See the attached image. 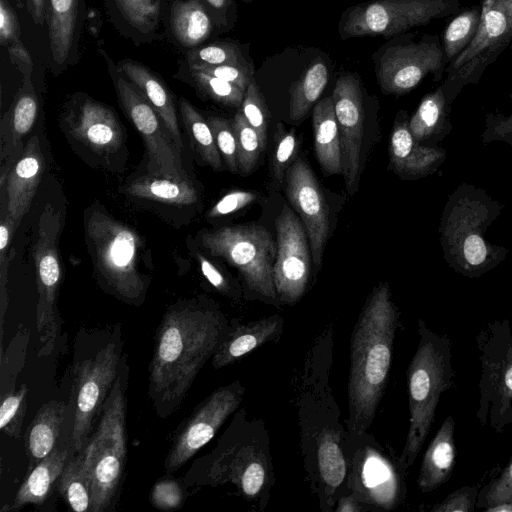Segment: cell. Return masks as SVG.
<instances>
[{
    "mask_svg": "<svg viewBox=\"0 0 512 512\" xmlns=\"http://www.w3.org/2000/svg\"><path fill=\"white\" fill-rule=\"evenodd\" d=\"M481 141L484 144L504 142L512 147V112L509 115L501 112L488 113Z\"/></svg>",
    "mask_w": 512,
    "mask_h": 512,
    "instance_id": "cell-53",
    "label": "cell"
},
{
    "mask_svg": "<svg viewBox=\"0 0 512 512\" xmlns=\"http://www.w3.org/2000/svg\"><path fill=\"white\" fill-rule=\"evenodd\" d=\"M480 488L463 486L449 493L430 509L431 512H473L476 508Z\"/></svg>",
    "mask_w": 512,
    "mask_h": 512,
    "instance_id": "cell-50",
    "label": "cell"
},
{
    "mask_svg": "<svg viewBox=\"0 0 512 512\" xmlns=\"http://www.w3.org/2000/svg\"><path fill=\"white\" fill-rule=\"evenodd\" d=\"M29 329L20 324L6 351L0 352V396L16 389V381L25 364Z\"/></svg>",
    "mask_w": 512,
    "mask_h": 512,
    "instance_id": "cell-42",
    "label": "cell"
},
{
    "mask_svg": "<svg viewBox=\"0 0 512 512\" xmlns=\"http://www.w3.org/2000/svg\"><path fill=\"white\" fill-rule=\"evenodd\" d=\"M44 154L40 139L33 135L21 156L10 169L5 182L0 185L6 192L7 213L18 227L28 212L44 171Z\"/></svg>",
    "mask_w": 512,
    "mask_h": 512,
    "instance_id": "cell-25",
    "label": "cell"
},
{
    "mask_svg": "<svg viewBox=\"0 0 512 512\" xmlns=\"http://www.w3.org/2000/svg\"><path fill=\"white\" fill-rule=\"evenodd\" d=\"M349 461L347 493L368 509L395 510L403 503L407 489L399 458L388 452L369 434L348 435Z\"/></svg>",
    "mask_w": 512,
    "mask_h": 512,
    "instance_id": "cell-12",
    "label": "cell"
},
{
    "mask_svg": "<svg viewBox=\"0 0 512 512\" xmlns=\"http://www.w3.org/2000/svg\"><path fill=\"white\" fill-rule=\"evenodd\" d=\"M481 23L468 48L445 70L441 83L453 103L464 87L478 84L485 70L512 44V0H483Z\"/></svg>",
    "mask_w": 512,
    "mask_h": 512,
    "instance_id": "cell-16",
    "label": "cell"
},
{
    "mask_svg": "<svg viewBox=\"0 0 512 512\" xmlns=\"http://www.w3.org/2000/svg\"><path fill=\"white\" fill-rule=\"evenodd\" d=\"M184 489L173 478L159 479L150 492V503L159 510L168 511L179 509L184 504Z\"/></svg>",
    "mask_w": 512,
    "mask_h": 512,
    "instance_id": "cell-49",
    "label": "cell"
},
{
    "mask_svg": "<svg viewBox=\"0 0 512 512\" xmlns=\"http://www.w3.org/2000/svg\"><path fill=\"white\" fill-rule=\"evenodd\" d=\"M22 42L20 23L8 0H0V43L3 47Z\"/></svg>",
    "mask_w": 512,
    "mask_h": 512,
    "instance_id": "cell-57",
    "label": "cell"
},
{
    "mask_svg": "<svg viewBox=\"0 0 512 512\" xmlns=\"http://www.w3.org/2000/svg\"><path fill=\"white\" fill-rule=\"evenodd\" d=\"M119 328L91 355L75 359L70 394V441L81 453L94 430L103 405L119 373L123 358Z\"/></svg>",
    "mask_w": 512,
    "mask_h": 512,
    "instance_id": "cell-9",
    "label": "cell"
},
{
    "mask_svg": "<svg viewBox=\"0 0 512 512\" xmlns=\"http://www.w3.org/2000/svg\"><path fill=\"white\" fill-rule=\"evenodd\" d=\"M120 19L134 31L156 33L167 17L168 0H111Z\"/></svg>",
    "mask_w": 512,
    "mask_h": 512,
    "instance_id": "cell-39",
    "label": "cell"
},
{
    "mask_svg": "<svg viewBox=\"0 0 512 512\" xmlns=\"http://www.w3.org/2000/svg\"><path fill=\"white\" fill-rule=\"evenodd\" d=\"M11 62L18 68L23 77H32L33 61L23 42L13 43L6 47Z\"/></svg>",
    "mask_w": 512,
    "mask_h": 512,
    "instance_id": "cell-58",
    "label": "cell"
},
{
    "mask_svg": "<svg viewBox=\"0 0 512 512\" xmlns=\"http://www.w3.org/2000/svg\"><path fill=\"white\" fill-rule=\"evenodd\" d=\"M17 226L11 216L6 212L2 214L0 224V352L4 350L3 330L5 314L8 309V266H9V247L11 238Z\"/></svg>",
    "mask_w": 512,
    "mask_h": 512,
    "instance_id": "cell-45",
    "label": "cell"
},
{
    "mask_svg": "<svg viewBox=\"0 0 512 512\" xmlns=\"http://www.w3.org/2000/svg\"><path fill=\"white\" fill-rule=\"evenodd\" d=\"M244 394L245 387L238 380L209 394L175 433L164 461L165 471H178L212 440L228 417L238 410Z\"/></svg>",
    "mask_w": 512,
    "mask_h": 512,
    "instance_id": "cell-17",
    "label": "cell"
},
{
    "mask_svg": "<svg viewBox=\"0 0 512 512\" xmlns=\"http://www.w3.org/2000/svg\"><path fill=\"white\" fill-rule=\"evenodd\" d=\"M312 125L315 155L322 171L327 175L343 174L341 138L332 96L316 103Z\"/></svg>",
    "mask_w": 512,
    "mask_h": 512,
    "instance_id": "cell-33",
    "label": "cell"
},
{
    "mask_svg": "<svg viewBox=\"0 0 512 512\" xmlns=\"http://www.w3.org/2000/svg\"><path fill=\"white\" fill-rule=\"evenodd\" d=\"M191 252H193L202 275L216 291L230 298L239 296L231 282L216 264L211 262L201 251L191 250Z\"/></svg>",
    "mask_w": 512,
    "mask_h": 512,
    "instance_id": "cell-54",
    "label": "cell"
},
{
    "mask_svg": "<svg viewBox=\"0 0 512 512\" xmlns=\"http://www.w3.org/2000/svg\"><path fill=\"white\" fill-rule=\"evenodd\" d=\"M121 191L135 198L171 205H191L199 198L189 177L175 179L151 173L130 180Z\"/></svg>",
    "mask_w": 512,
    "mask_h": 512,
    "instance_id": "cell-34",
    "label": "cell"
},
{
    "mask_svg": "<svg viewBox=\"0 0 512 512\" xmlns=\"http://www.w3.org/2000/svg\"><path fill=\"white\" fill-rule=\"evenodd\" d=\"M504 205L484 189L461 183L445 203L439 240L447 265L467 278H479L502 263L509 250L490 243L485 233Z\"/></svg>",
    "mask_w": 512,
    "mask_h": 512,
    "instance_id": "cell-4",
    "label": "cell"
},
{
    "mask_svg": "<svg viewBox=\"0 0 512 512\" xmlns=\"http://www.w3.org/2000/svg\"><path fill=\"white\" fill-rule=\"evenodd\" d=\"M451 106L442 85L427 93L408 122L413 137L425 145H439L452 131Z\"/></svg>",
    "mask_w": 512,
    "mask_h": 512,
    "instance_id": "cell-32",
    "label": "cell"
},
{
    "mask_svg": "<svg viewBox=\"0 0 512 512\" xmlns=\"http://www.w3.org/2000/svg\"><path fill=\"white\" fill-rule=\"evenodd\" d=\"M511 49H512V44L510 45Z\"/></svg>",
    "mask_w": 512,
    "mask_h": 512,
    "instance_id": "cell-63",
    "label": "cell"
},
{
    "mask_svg": "<svg viewBox=\"0 0 512 512\" xmlns=\"http://www.w3.org/2000/svg\"><path fill=\"white\" fill-rule=\"evenodd\" d=\"M196 242L211 256L237 269L251 292L268 302L279 303L273 277L277 247L265 227L257 224L224 226L199 232Z\"/></svg>",
    "mask_w": 512,
    "mask_h": 512,
    "instance_id": "cell-8",
    "label": "cell"
},
{
    "mask_svg": "<svg viewBox=\"0 0 512 512\" xmlns=\"http://www.w3.org/2000/svg\"><path fill=\"white\" fill-rule=\"evenodd\" d=\"M207 121L212 130L218 151L227 168L232 173H238L237 142L232 122L219 116H209Z\"/></svg>",
    "mask_w": 512,
    "mask_h": 512,
    "instance_id": "cell-48",
    "label": "cell"
},
{
    "mask_svg": "<svg viewBox=\"0 0 512 512\" xmlns=\"http://www.w3.org/2000/svg\"><path fill=\"white\" fill-rule=\"evenodd\" d=\"M99 52L107 64L122 110L143 138L148 173L175 179L188 177L183 168L182 151L160 115L109 55L102 49Z\"/></svg>",
    "mask_w": 512,
    "mask_h": 512,
    "instance_id": "cell-15",
    "label": "cell"
},
{
    "mask_svg": "<svg viewBox=\"0 0 512 512\" xmlns=\"http://www.w3.org/2000/svg\"><path fill=\"white\" fill-rule=\"evenodd\" d=\"M39 112V102L32 77H23L13 102L1 119L0 185L24 151L22 139L32 129Z\"/></svg>",
    "mask_w": 512,
    "mask_h": 512,
    "instance_id": "cell-24",
    "label": "cell"
},
{
    "mask_svg": "<svg viewBox=\"0 0 512 512\" xmlns=\"http://www.w3.org/2000/svg\"><path fill=\"white\" fill-rule=\"evenodd\" d=\"M400 311L388 283L368 296L350 338L348 435L367 433L389 380Z\"/></svg>",
    "mask_w": 512,
    "mask_h": 512,
    "instance_id": "cell-2",
    "label": "cell"
},
{
    "mask_svg": "<svg viewBox=\"0 0 512 512\" xmlns=\"http://www.w3.org/2000/svg\"><path fill=\"white\" fill-rule=\"evenodd\" d=\"M62 216L47 203L39 218L37 239L33 248L38 301L36 327L39 357L50 356L58 346L62 319L58 310V293L63 278L59 254Z\"/></svg>",
    "mask_w": 512,
    "mask_h": 512,
    "instance_id": "cell-14",
    "label": "cell"
},
{
    "mask_svg": "<svg viewBox=\"0 0 512 512\" xmlns=\"http://www.w3.org/2000/svg\"><path fill=\"white\" fill-rule=\"evenodd\" d=\"M481 13L480 4L460 9L444 29L441 43L447 66L468 48L477 35Z\"/></svg>",
    "mask_w": 512,
    "mask_h": 512,
    "instance_id": "cell-37",
    "label": "cell"
},
{
    "mask_svg": "<svg viewBox=\"0 0 512 512\" xmlns=\"http://www.w3.org/2000/svg\"><path fill=\"white\" fill-rule=\"evenodd\" d=\"M377 83L384 94L401 96L429 74L441 81L447 64L438 34L405 32L387 39L372 55Z\"/></svg>",
    "mask_w": 512,
    "mask_h": 512,
    "instance_id": "cell-11",
    "label": "cell"
},
{
    "mask_svg": "<svg viewBox=\"0 0 512 512\" xmlns=\"http://www.w3.org/2000/svg\"><path fill=\"white\" fill-rule=\"evenodd\" d=\"M85 8L84 0H46L45 21L54 73H60L79 59Z\"/></svg>",
    "mask_w": 512,
    "mask_h": 512,
    "instance_id": "cell-22",
    "label": "cell"
},
{
    "mask_svg": "<svg viewBox=\"0 0 512 512\" xmlns=\"http://www.w3.org/2000/svg\"><path fill=\"white\" fill-rule=\"evenodd\" d=\"M167 20L172 40L187 50L202 45L214 28L200 0H168Z\"/></svg>",
    "mask_w": 512,
    "mask_h": 512,
    "instance_id": "cell-31",
    "label": "cell"
},
{
    "mask_svg": "<svg viewBox=\"0 0 512 512\" xmlns=\"http://www.w3.org/2000/svg\"><path fill=\"white\" fill-rule=\"evenodd\" d=\"M408 115L400 111L390 136L389 156L393 169L402 178L419 179L435 173L447 158L439 145L419 143L412 135Z\"/></svg>",
    "mask_w": 512,
    "mask_h": 512,
    "instance_id": "cell-23",
    "label": "cell"
},
{
    "mask_svg": "<svg viewBox=\"0 0 512 512\" xmlns=\"http://www.w3.org/2000/svg\"><path fill=\"white\" fill-rule=\"evenodd\" d=\"M85 239L102 288L119 300L139 306L149 278L141 271L144 244L138 232L100 205L85 212Z\"/></svg>",
    "mask_w": 512,
    "mask_h": 512,
    "instance_id": "cell-6",
    "label": "cell"
},
{
    "mask_svg": "<svg viewBox=\"0 0 512 512\" xmlns=\"http://www.w3.org/2000/svg\"><path fill=\"white\" fill-rule=\"evenodd\" d=\"M188 65H224L253 66L246 58L242 46L235 42L215 41L186 50L185 60Z\"/></svg>",
    "mask_w": 512,
    "mask_h": 512,
    "instance_id": "cell-41",
    "label": "cell"
},
{
    "mask_svg": "<svg viewBox=\"0 0 512 512\" xmlns=\"http://www.w3.org/2000/svg\"><path fill=\"white\" fill-rule=\"evenodd\" d=\"M286 195L301 217L312 261L319 269L329 233L328 206L317 178L302 159L294 161L286 172Z\"/></svg>",
    "mask_w": 512,
    "mask_h": 512,
    "instance_id": "cell-21",
    "label": "cell"
},
{
    "mask_svg": "<svg viewBox=\"0 0 512 512\" xmlns=\"http://www.w3.org/2000/svg\"><path fill=\"white\" fill-rule=\"evenodd\" d=\"M240 110L247 122L257 131L261 142L265 147L267 142L270 112L255 79L250 82L245 90Z\"/></svg>",
    "mask_w": 512,
    "mask_h": 512,
    "instance_id": "cell-46",
    "label": "cell"
},
{
    "mask_svg": "<svg viewBox=\"0 0 512 512\" xmlns=\"http://www.w3.org/2000/svg\"><path fill=\"white\" fill-rule=\"evenodd\" d=\"M124 76L131 81L143 94L146 100L160 115L170 131L178 148H184L177 118V108L173 95L165 82L144 64L122 59L116 63Z\"/></svg>",
    "mask_w": 512,
    "mask_h": 512,
    "instance_id": "cell-28",
    "label": "cell"
},
{
    "mask_svg": "<svg viewBox=\"0 0 512 512\" xmlns=\"http://www.w3.org/2000/svg\"><path fill=\"white\" fill-rule=\"evenodd\" d=\"M459 10V0H369L341 13L338 33L341 40L365 36L389 39Z\"/></svg>",
    "mask_w": 512,
    "mask_h": 512,
    "instance_id": "cell-13",
    "label": "cell"
},
{
    "mask_svg": "<svg viewBox=\"0 0 512 512\" xmlns=\"http://www.w3.org/2000/svg\"><path fill=\"white\" fill-rule=\"evenodd\" d=\"M363 505L352 495L341 496L337 502L334 511L336 512H360L363 511Z\"/></svg>",
    "mask_w": 512,
    "mask_h": 512,
    "instance_id": "cell-60",
    "label": "cell"
},
{
    "mask_svg": "<svg viewBox=\"0 0 512 512\" xmlns=\"http://www.w3.org/2000/svg\"><path fill=\"white\" fill-rule=\"evenodd\" d=\"M129 366L123 355L115 383L84 450L83 464L92 489L91 512L110 509L118 495L127 461V386Z\"/></svg>",
    "mask_w": 512,
    "mask_h": 512,
    "instance_id": "cell-7",
    "label": "cell"
},
{
    "mask_svg": "<svg viewBox=\"0 0 512 512\" xmlns=\"http://www.w3.org/2000/svg\"><path fill=\"white\" fill-rule=\"evenodd\" d=\"M183 127L194 151L215 170L222 168L221 155L207 119L185 98L177 102Z\"/></svg>",
    "mask_w": 512,
    "mask_h": 512,
    "instance_id": "cell-35",
    "label": "cell"
},
{
    "mask_svg": "<svg viewBox=\"0 0 512 512\" xmlns=\"http://www.w3.org/2000/svg\"><path fill=\"white\" fill-rule=\"evenodd\" d=\"M479 352V402L476 419L481 427L502 433L512 424V330L508 319L487 323L476 336Z\"/></svg>",
    "mask_w": 512,
    "mask_h": 512,
    "instance_id": "cell-10",
    "label": "cell"
},
{
    "mask_svg": "<svg viewBox=\"0 0 512 512\" xmlns=\"http://www.w3.org/2000/svg\"><path fill=\"white\" fill-rule=\"evenodd\" d=\"M26 384L0 396V429L9 437L19 439L27 410Z\"/></svg>",
    "mask_w": 512,
    "mask_h": 512,
    "instance_id": "cell-44",
    "label": "cell"
},
{
    "mask_svg": "<svg viewBox=\"0 0 512 512\" xmlns=\"http://www.w3.org/2000/svg\"><path fill=\"white\" fill-rule=\"evenodd\" d=\"M327 65L315 59L290 87L289 117L301 121L313 107L328 82Z\"/></svg>",
    "mask_w": 512,
    "mask_h": 512,
    "instance_id": "cell-36",
    "label": "cell"
},
{
    "mask_svg": "<svg viewBox=\"0 0 512 512\" xmlns=\"http://www.w3.org/2000/svg\"><path fill=\"white\" fill-rule=\"evenodd\" d=\"M242 1H245V2H250V1H252V0H242Z\"/></svg>",
    "mask_w": 512,
    "mask_h": 512,
    "instance_id": "cell-62",
    "label": "cell"
},
{
    "mask_svg": "<svg viewBox=\"0 0 512 512\" xmlns=\"http://www.w3.org/2000/svg\"><path fill=\"white\" fill-rule=\"evenodd\" d=\"M455 421L447 416L428 445L421 462L417 485L421 492L436 490L447 482L456 463Z\"/></svg>",
    "mask_w": 512,
    "mask_h": 512,
    "instance_id": "cell-29",
    "label": "cell"
},
{
    "mask_svg": "<svg viewBox=\"0 0 512 512\" xmlns=\"http://www.w3.org/2000/svg\"><path fill=\"white\" fill-rule=\"evenodd\" d=\"M332 98L341 138L344 180L352 195L359 182L365 120L359 75L350 71L340 73Z\"/></svg>",
    "mask_w": 512,
    "mask_h": 512,
    "instance_id": "cell-20",
    "label": "cell"
},
{
    "mask_svg": "<svg viewBox=\"0 0 512 512\" xmlns=\"http://www.w3.org/2000/svg\"><path fill=\"white\" fill-rule=\"evenodd\" d=\"M183 480L191 487L231 483L249 500L268 496L275 479L264 424L239 409L215 448L196 460Z\"/></svg>",
    "mask_w": 512,
    "mask_h": 512,
    "instance_id": "cell-3",
    "label": "cell"
},
{
    "mask_svg": "<svg viewBox=\"0 0 512 512\" xmlns=\"http://www.w3.org/2000/svg\"><path fill=\"white\" fill-rule=\"evenodd\" d=\"M258 195L250 191L236 190L227 193L208 211V218H219L234 213L255 202Z\"/></svg>",
    "mask_w": 512,
    "mask_h": 512,
    "instance_id": "cell-55",
    "label": "cell"
},
{
    "mask_svg": "<svg viewBox=\"0 0 512 512\" xmlns=\"http://www.w3.org/2000/svg\"><path fill=\"white\" fill-rule=\"evenodd\" d=\"M283 318L278 315L245 324L230 323L229 329L211 358L215 369L224 368L263 344L275 341L283 332Z\"/></svg>",
    "mask_w": 512,
    "mask_h": 512,
    "instance_id": "cell-26",
    "label": "cell"
},
{
    "mask_svg": "<svg viewBox=\"0 0 512 512\" xmlns=\"http://www.w3.org/2000/svg\"><path fill=\"white\" fill-rule=\"evenodd\" d=\"M176 77L191 84L198 92L224 106L239 108L244 93L237 85L228 81L195 70L184 62H180Z\"/></svg>",
    "mask_w": 512,
    "mask_h": 512,
    "instance_id": "cell-40",
    "label": "cell"
},
{
    "mask_svg": "<svg viewBox=\"0 0 512 512\" xmlns=\"http://www.w3.org/2000/svg\"><path fill=\"white\" fill-rule=\"evenodd\" d=\"M274 284L280 303L294 304L305 293L311 272V249L302 221L288 207L275 220Z\"/></svg>",
    "mask_w": 512,
    "mask_h": 512,
    "instance_id": "cell-18",
    "label": "cell"
},
{
    "mask_svg": "<svg viewBox=\"0 0 512 512\" xmlns=\"http://www.w3.org/2000/svg\"><path fill=\"white\" fill-rule=\"evenodd\" d=\"M191 68L217 77L219 79L228 81L237 85L243 91H245L254 79V67L251 66H240L233 64L224 65H188Z\"/></svg>",
    "mask_w": 512,
    "mask_h": 512,
    "instance_id": "cell-52",
    "label": "cell"
},
{
    "mask_svg": "<svg viewBox=\"0 0 512 512\" xmlns=\"http://www.w3.org/2000/svg\"><path fill=\"white\" fill-rule=\"evenodd\" d=\"M419 341L407 368L409 426L399 464L404 472L414 464L435 421L443 393L455 385L452 342L418 320Z\"/></svg>",
    "mask_w": 512,
    "mask_h": 512,
    "instance_id": "cell-5",
    "label": "cell"
},
{
    "mask_svg": "<svg viewBox=\"0 0 512 512\" xmlns=\"http://www.w3.org/2000/svg\"><path fill=\"white\" fill-rule=\"evenodd\" d=\"M230 323L210 299L180 300L168 307L155 335L148 367V396L160 418L179 409Z\"/></svg>",
    "mask_w": 512,
    "mask_h": 512,
    "instance_id": "cell-1",
    "label": "cell"
},
{
    "mask_svg": "<svg viewBox=\"0 0 512 512\" xmlns=\"http://www.w3.org/2000/svg\"><path fill=\"white\" fill-rule=\"evenodd\" d=\"M484 511L485 512H512V501L485 508Z\"/></svg>",
    "mask_w": 512,
    "mask_h": 512,
    "instance_id": "cell-61",
    "label": "cell"
},
{
    "mask_svg": "<svg viewBox=\"0 0 512 512\" xmlns=\"http://www.w3.org/2000/svg\"><path fill=\"white\" fill-rule=\"evenodd\" d=\"M512 501V456L479 490L476 508L485 509Z\"/></svg>",
    "mask_w": 512,
    "mask_h": 512,
    "instance_id": "cell-47",
    "label": "cell"
},
{
    "mask_svg": "<svg viewBox=\"0 0 512 512\" xmlns=\"http://www.w3.org/2000/svg\"><path fill=\"white\" fill-rule=\"evenodd\" d=\"M57 490L71 510L91 512L92 489L81 453L69 458L57 481Z\"/></svg>",
    "mask_w": 512,
    "mask_h": 512,
    "instance_id": "cell-38",
    "label": "cell"
},
{
    "mask_svg": "<svg viewBox=\"0 0 512 512\" xmlns=\"http://www.w3.org/2000/svg\"><path fill=\"white\" fill-rule=\"evenodd\" d=\"M25 2L33 21L42 26L46 20V0H25Z\"/></svg>",
    "mask_w": 512,
    "mask_h": 512,
    "instance_id": "cell-59",
    "label": "cell"
},
{
    "mask_svg": "<svg viewBox=\"0 0 512 512\" xmlns=\"http://www.w3.org/2000/svg\"><path fill=\"white\" fill-rule=\"evenodd\" d=\"M60 120L78 142L99 155H111L124 143V130L114 109L78 92L64 103Z\"/></svg>",
    "mask_w": 512,
    "mask_h": 512,
    "instance_id": "cell-19",
    "label": "cell"
},
{
    "mask_svg": "<svg viewBox=\"0 0 512 512\" xmlns=\"http://www.w3.org/2000/svg\"><path fill=\"white\" fill-rule=\"evenodd\" d=\"M231 122L237 142L239 173L248 175L256 166L265 147L257 131L247 122L241 110L236 112Z\"/></svg>",
    "mask_w": 512,
    "mask_h": 512,
    "instance_id": "cell-43",
    "label": "cell"
},
{
    "mask_svg": "<svg viewBox=\"0 0 512 512\" xmlns=\"http://www.w3.org/2000/svg\"><path fill=\"white\" fill-rule=\"evenodd\" d=\"M69 414V402L55 399L44 403L38 409L25 436L28 471L56 448Z\"/></svg>",
    "mask_w": 512,
    "mask_h": 512,
    "instance_id": "cell-30",
    "label": "cell"
},
{
    "mask_svg": "<svg viewBox=\"0 0 512 512\" xmlns=\"http://www.w3.org/2000/svg\"><path fill=\"white\" fill-rule=\"evenodd\" d=\"M210 14L214 27L223 32L231 29L237 20L234 0H200Z\"/></svg>",
    "mask_w": 512,
    "mask_h": 512,
    "instance_id": "cell-56",
    "label": "cell"
},
{
    "mask_svg": "<svg viewBox=\"0 0 512 512\" xmlns=\"http://www.w3.org/2000/svg\"><path fill=\"white\" fill-rule=\"evenodd\" d=\"M74 453L70 433H68L50 454L28 471L29 473L20 485L14 500L2 511L18 510L27 505H42L49 497L66 463Z\"/></svg>",
    "mask_w": 512,
    "mask_h": 512,
    "instance_id": "cell-27",
    "label": "cell"
},
{
    "mask_svg": "<svg viewBox=\"0 0 512 512\" xmlns=\"http://www.w3.org/2000/svg\"><path fill=\"white\" fill-rule=\"evenodd\" d=\"M297 150V138L295 132H285L278 139L272 160V177L276 184H280Z\"/></svg>",
    "mask_w": 512,
    "mask_h": 512,
    "instance_id": "cell-51",
    "label": "cell"
}]
</instances>
